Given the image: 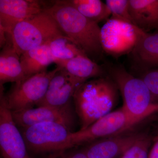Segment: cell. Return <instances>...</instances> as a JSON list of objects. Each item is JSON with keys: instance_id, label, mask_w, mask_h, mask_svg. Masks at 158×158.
<instances>
[{"instance_id": "cell-1", "label": "cell", "mask_w": 158, "mask_h": 158, "mask_svg": "<svg viewBox=\"0 0 158 158\" xmlns=\"http://www.w3.org/2000/svg\"><path fill=\"white\" fill-rule=\"evenodd\" d=\"M119 90L110 77L87 81L74 94V109L81 129L84 130L112 112L117 104Z\"/></svg>"}, {"instance_id": "cell-2", "label": "cell", "mask_w": 158, "mask_h": 158, "mask_svg": "<svg viewBox=\"0 0 158 158\" xmlns=\"http://www.w3.org/2000/svg\"><path fill=\"white\" fill-rule=\"evenodd\" d=\"M44 11L55 20L63 34L88 57L101 56L103 50L98 23L84 16L67 0L54 1Z\"/></svg>"}, {"instance_id": "cell-3", "label": "cell", "mask_w": 158, "mask_h": 158, "mask_svg": "<svg viewBox=\"0 0 158 158\" xmlns=\"http://www.w3.org/2000/svg\"><path fill=\"white\" fill-rule=\"evenodd\" d=\"M109 73L122 96L123 110L133 116L146 118L158 113V102L154 101L141 78L133 76L121 66L110 67Z\"/></svg>"}, {"instance_id": "cell-4", "label": "cell", "mask_w": 158, "mask_h": 158, "mask_svg": "<svg viewBox=\"0 0 158 158\" xmlns=\"http://www.w3.org/2000/svg\"><path fill=\"white\" fill-rule=\"evenodd\" d=\"M10 35L13 48L20 57L30 50L65 34L53 17L44 11L18 23Z\"/></svg>"}, {"instance_id": "cell-5", "label": "cell", "mask_w": 158, "mask_h": 158, "mask_svg": "<svg viewBox=\"0 0 158 158\" xmlns=\"http://www.w3.org/2000/svg\"><path fill=\"white\" fill-rule=\"evenodd\" d=\"M146 119L144 117L133 116L121 107L103 116L85 129L72 133L68 149L127 133Z\"/></svg>"}, {"instance_id": "cell-6", "label": "cell", "mask_w": 158, "mask_h": 158, "mask_svg": "<svg viewBox=\"0 0 158 158\" xmlns=\"http://www.w3.org/2000/svg\"><path fill=\"white\" fill-rule=\"evenodd\" d=\"M70 130L63 125L47 122L22 128L21 133L29 153L49 154L68 150Z\"/></svg>"}, {"instance_id": "cell-7", "label": "cell", "mask_w": 158, "mask_h": 158, "mask_svg": "<svg viewBox=\"0 0 158 158\" xmlns=\"http://www.w3.org/2000/svg\"><path fill=\"white\" fill-rule=\"evenodd\" d=\"M57 67L50 71L36 74L15 83L5 95L8 108L11 112L28 110L37 106L45 95L51 79L59 70Z\"/></svg>"}, {"instance_id": "cell-8", "label": "cell", "mask_w": 158, "mask_h": 158, "mask_svg": "<svg viewBox=\"0 0 158 158\" xmlns=\"http://www.w3.org/2000/svg\"><path fill=\"white\" fill-rule=\"evenodd\" d=\"M144 32L133 24L111 18L101 28L103 50L114 56L131 52Z\"/></svg>"}, {"instance_id": "cell-9", "label": "cell", "mask_w": 158, "mask_h": 158, "mask_svg": "<svg viewBox=\"0 0 158 158\" xmlns=\"http://www.w3.org/2000/svg\"><path fill=\"white\" fill-rule=\"evenodd\" d=\"M0 87V158H32L21 132L13 120Z\"/></svg>"}, {"instance_id": "cell-10", "label": "cell", "mask_w": 158, "mask_h": 158, "mask_svg": "<svg viewBox=\"0 0 158 158\" xmlns=\"http://www.w3.org/2000/svg\"><path fill=\"white\" fill-rule=\"evenodd\" d=\"M11 114L15 124L21 129L38 123L52 122L65 126L73 132L77 115L71 102L63 106L37 107L11 112Z\"/></svg>"}, {"instance_id": "cell-11", "label": "cell", "mask_w": 158, "mask_h": 158, "mask_svg": "<svg viewBox=\"0 0 158 158\" xmlns=\"http://www.w3.org/2000/svg\"><path fill=\"white\" fill-rule=\"evenodd\" d=\"M59 68L51 79L45 95L37 107H61L68 104L71 102L77 89L85 82Z\"/></svg>"}, {"instance_id": "cell-12", "label": "cell", "mask_w": 158, "mask_h": 158, "mask_svg": "<svg viewBox=\"0 0 158 158\" xmlns=\"http://www.w3.org/2000/svg\"><path fill=\"white\" fill-rule=\"evenodd\" d=\"M37 0H0V27L10 34L15 26L44 11Z\"/></svg>"}, {"instance_id": "cell-13", "label": "cell", "mask_w": 158, "mask_h": 158, "mask_svg": "<svg viewBox=\"0 0 158 158\" xmlns=\"http://www.w3.org/2000/svg\"><path fill=\"white\" fill-rule=\"evenodd\" d=\"M143 133H125L97 140L83 148L88 158H120Z\"/></svg>"}, {"instance_id": "cell-14", "label": "cell", "mask_w": 158, "mask_h": 158, "mask_svg": "<svg viewBox=\"0 0 158 158\" xmlns=\"http://www.w3.org/2000/svg\"><path fill=\"white\" fill-rule=\"evenodd\" d=\"M131 52L134 63L143 72L158 68V31L144 32Z\"/></svg>"}, {"instance_id": "cell-15", "label": "cell", "mask_w": 158, "mask_h": 158, "mask_svg": "<svg viewBox=\"0 0 158 158\" xmlns=\"http://www.w3.org/2000/svg\"><path fill=\"white\" fill-rule=\"evenodd\" d=\"M7 41L0 54V85L8 82L16 83L27 78L20 57L13 48L11 36L7 34Z\"/></svg>"}, {"instance_id": "cell-16", "label": "cell", "mask_w": 158, "mask_h": 158, "mask_svg": "<svg viewBox=\"0 0 158 158\" xmlns=\"http://www.w3.org/2000/svg\"><path fill=\"white\" fill-rule=\"evenodd\" d=\"M57 66L84 82L88 79L105 77V71L100 65L86 55L79 56L68 60H56Z\"/></svg>"}, {"instance_id": "cell-17", "label": "cell", "mask_w": 158, "mask_h": 158, "mask_svg": "<svg viewBox=\"0 0 158 158\" xmlns=\"http://www.w3.org/2000/svg\"><path fill=\"white\" fill-rule=\"evenodd\" d=\"M129 8L135 25L146 32L158 30V0H129Z\"/></svg>"}, {"instance_id": "cell-18", "label": "cell", "mask_w": 158, "mask_h": 158, "mask_svg": "<svg viewBox=\"0 0 158 158\" xmlns=\"http://www.w3.org/2000/svg\"><path fill=\"white\" fill-rule=\"evenodd\" d=\"M20 60L27 78L46 71L47 66L55 61L48 43L23 54Z\"/></svg>"}, {"instance_id": "cell-19", "label": "cell", "mask_w": 158, "mask_h": 158, "mask_svg": "<svg viewBox=\"0 0 158 158\" xmlns=\"http://www.w3.org/2000/svg\"><path fill=\"white\" fill-rule=\"evenodd\" d=\"M67 2L84 16L94 22L108 20L111 12L100 0H67Z\"/></svg>"}, {"instance_id": "cell-20", "label": "cell", "mask_w": 158, "mask_h": 158, "mask_svg": "<svg viewBox=\"0 0 158 158\" xmlns=\"http://www.w3.org/2000/svg\"><path fill=\"white\" fill-rule=\"evenodd\" d=\"M48 44L55 61L68 60L77 56L86 55L65 35L54 38L48 42Z\"/></svg>"}, {"instance_id": "cell-21", "label": "cell", "mask_w": 158, "mask_h": 158, "mask_svg": "<svg viewBox=\"0 0 158 158\" xmlns=\"http://www.w3.org/2000/svg\"><path fill=\"white\" fill-rule=\"evenodd\" d=\"M152 142L150 136L143 134L120 158H148Z\"/></svg>"}, {"instance_id": "cell-22", "label": "cell", "mask_w": 158, "mask_h": 158, "mask_svg": "<svg viewBox=\"0 0 158 158\" xmlns=\"http://www.w3.org/2000/svg\"><path fill=\"white\" fill-rule=\"evenodd\" d=\"M105 3L111 12V18L134 24L130 14L129 0H106Z\"/></svg>"}, {"instance_id": "cell-23", "label": "cell", "mask_w": 158, "mask_h": 158, "mask_svg": "<svg viewBox=\"0 0 158 158\" xmlns=\"http://www.w3.org/2000/svg\"><path fill=\"white\" fill-rule=\"evenodd\" d=\"M141 78L149 88L154 101L158 102V68L143 72Z\"/></svg>"}, {"instance_id": "cell-24", "label": "cell", "mask_w": 158, "mask_h": 158, "mask_svg": "<svg viewBox=\"0 0 158 158\" xmlns=\"http://www.w3.org/2000/svg\"><path fill=\"white\" fill-rule=\"evenodd\" d=\"M73 149L49 154L45 158H88L83 148L76 150Z\"/></svg>"}, {"instance_id": "cell-25", "label": "cell", "mask_w": 158, "mask_h": 158, "mask_svg": "<svg viewBox=\"0 0 158 158\" xmlns=\"http://www.w3.org/2000/svg\"><path fill=\"white\" fill-rule=\"evenodd\" d=\"M148 158H158V135L155 139L154 144L149 152Z\"/></svg>"}, {"instance_id": "cell-26", "label": "cell", "mask_w": 158, "mask_h": 158, "mask_svg": "<svg viewBox=\"0 0 158 158\" xmlns=\"http://www.w3.org/2000/svg\"><path fill=\"white\" fill-rule=\"evenodd\" d=\"M157 31H158V30H157Z\"/></svg>"}]
</instances>
